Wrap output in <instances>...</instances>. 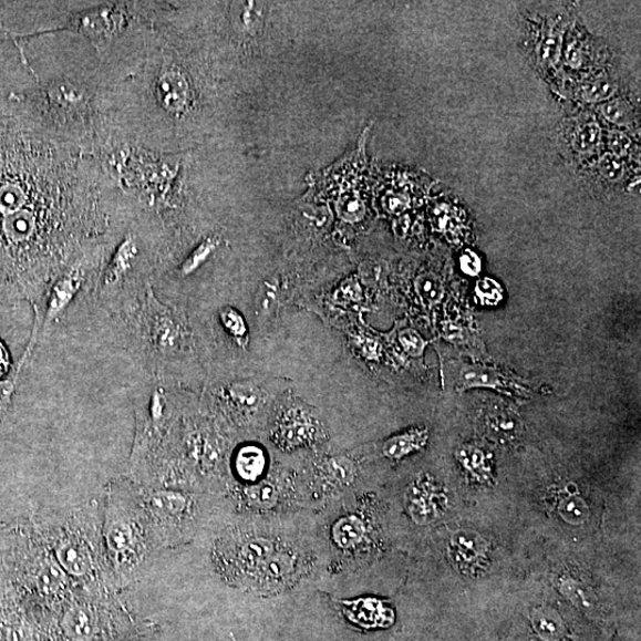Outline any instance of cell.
<instances>
[{"label": "cell", "instance_id": "cell-5", "mask_svg": "<svg viewBox=\"0 0 641 641\" xmlns=\"http://www.w3.org/2000/svg\"><path fill=\"white\" fill-rule=\"evenodd\" d=\"M103 541L114 581L122 591L137 585L159 549L130 478L108 483L103 502Z\"/></svg>", "mask_w": 641, "mask_h": 641}, {"label": "cell", "instance_id": "cell-6", "mask_svg": "<svg viewBox=\"0 0 641 641\" xmlns=\"http://www.w3.org/2000/svg\"><path fill=\"white\" fill-rule=\"evenodd\" d=\"M116 307L138 354L146 361L167 359L183 350L188 331L178 312L161 303L147 281L124 291Z\"/></svg>", "mask_w": 641, "mask_h": 641}, {"label": "cell", "instance_id": "cell-4", "mask_svg": "<svg viewBox=\"0 0 641 641\" xmlns=\"http://www.w3.org/2000/svg\"><path fill=\"white\" fill-rule=\"evenodd\" d=\"M76 589L31 517L0 524V591L23 606L61 611Z\"/></svg>", "mask_w": 641, "mask_h": 641}, {"label": "cell", "instance_id": "cell-32", "mask_svg": "<svg viewBox=\"0 0 641 641\" xmlns=\"http://www.w3.org/2000/svg\"><path fill=\"white\" fill-rule=\"evenodd\" d=\"M562 49V30H551L549 34L540 42L539 56L540 60L555 64L560 60Z\"/></svg>", "mask_w": 641, "mask_h": 641}, {"label": "cell", "instance_id": "cell-24", "mask_svg": "<svg viewBox=\"0 0 641 641\" xmlns=\"http://www.w3.org/2000/svg\"><path fill=\"white\" fill-rule=\"evenodd\" d=\"M600 141L601 127L598 123L591 122L575 131L572 146L575 151L586 155L596 152Z\"/></svg>", "mask_w": 641, "mask_h": 641}, {"label": "cell", "instance_id": "cell-2", "mask_svg": "<svg viewBox=\"0 0 641 641\" xmlns=\"http://www.w3.org/2000/svg\"><path fill=\"white\" fill-rule=\"evenodd\" d=\"M15 45L28 76L11 102L32 126L86 155L116 142L108 72L90 41L56 31L22 38Z\"/></svg>", "mask_w": 641, "mask_h": 641}, {"label": "cell", "instance_id": "cell-27", "mask_svg": "<svg viewBox=\"0 0 641 641\" xmlns=\"http://www.w3.org/2000/svg\"><path fill=\"white\" fill-rule=\"evenodd\" d=\"M22 371L14 368L6 380L0 381V430H2L12 407L15 387H18Z\"/></svg>", "mask_w": 641, "mask_h": 641}, {"label": "cell", "instance_id": "cell-34", "mask_svg": "<svg viewBox=\"0 0 641 641\" xmlns=\"http://www.w3.org/2000/svg\"><path fill=\"white\" fill-rule=\"evenodd\" d=\"M598 168L601 176L611 183H618L624 174L622 162L612 154L603 155L598 163Z\"/></svg>", "mask_w": 641, "mask_h": 641}, {"label": "cell", "instance_id": "cell-16", "mask_svg": "<svg viewBox=\"0 0 641 641\" xmlns=\"http://www.w3.org/2000/svg\"><path fill=\"white\" fill-rule=\"evenodd\" d=\"M455 457L476 483L483 485L493 483L492 457L484 449L471 445L463 446L455 452Z\"/></svg>", "mask_w": 641, "mask_h": 641}, {"label": "cell", "instance_id": "cell-40", "mask_svg": "<svg viewBox=\"0 0 641 641\" xmlns=\"http://www.w3.org/2000/svg\"><path fill=\"white\" fill-rule=\"evenodd\" d=\"M10 353L2 340H0V381L6 380L12 372Z\"/></svg>", "mask_w": 641, "mask_h": 641}, {"label": "cell", "instance_id": "cell-20", "mask_svg": "<svg viewBox=\"0 0 641 641\" xmlns=\"http://www.w3.org/2000/svg\"><path fill=\"white\" fill-rule=\"evenodd\" d=\"M9 41L0 35V113L3 112L6 103L14 90L13 56L11 46L4 53Z\"/></svg>", "mask_w": 641, "mask_h": 641}, {"label": "cell", "instance_id": "cell-1", "mask_svg": "<svg viewBox=\"0 0 641 641\" xmlns=\"http://www.w3.org/2000/svg\"><path fill=\"white\" fill-rule=\"evenodd\" d=\"M121 206L94 156L0 114V303L40 312L62 272L117 235Z\"/></svg>", "mask_w": 641, "mask_h": 641}, {"label": "cell", "instance_id": "cell-15", "mask_svg": "<svg viewBox=\"0 0 641 641\" xmlns=\"http://www.w3.org/2000/svg\"><path fill=\"white\" fill-rule=\"evenodd\" d=\"M430 440V431L426 427H413L400 435L390 437L384 442L383 454L392 462H400L403 457L422 451Z\"/></svg>", "mask_w": 641, "mask_h": 641}, {"label": "cell", "instance_id": "cell-37", "mask_svg": "<svg viewBox=\"0 0 641 641\" xmlns=\"http://www.w3.org/2000/svg\"><path fill=\"white\" fill-rule=\"evenodd\" d=\"M631 144L632 142L630 137L627 134H623L622 131L613 130L610 135H608V146H610L612 155L618 158L623 157L629 153Z\"/></svg>", "mask_w": 641, "mask_h": 641}, {"label": "cell", "instance_id": "cell-30", "mask_svg": "<svg viewBox=\"0 0 641 641\" xmlns=\"http://www.w3.org/2000/svg\"><path fill=\"white\" fill-rule=\"evenodd\" d=\"M228 396L238 406L252 410L260 401V391L250 383H237L228 387Z\"/></svg>", "mask_w": 641, "mask_h": 641}, {"label": "cell", "instance_id": "cell-8", "mask_svg": "<svg viewBox=\"0 0 641 641\" xmlns=\"http://www.w3.org/2000/svg\"><path fill=\"white\" fill-rule=\"evenodd\" d=\"M277 550L273 539L227 534L216 541L213 562L226 580L237 582L255 577Z\"/></svg>", "mask_w": 641, "mask_h": 641}, {"label": "cell", "instance_id": "cell-36", "mask_svg": "<svg viewBox=\"0 0 641 641\" xmlns=\"http://www.w3.org/2000/svg\"><path fill=\"white\" fill-rule=\"evenodd\" d=\"M535 628L536 631L540 634V637H545L547 639H557L561 634L560 622H558L551 616L541 613L536 617L535 619Z\"/></svg>", "mask_w": 641, "mask_h": 641}, {"label": "cell", "instance_id": "cell-10", "mask_svg": "<svg viewBox=\"0 0 641 641\" xmlns=\"http://www.w3.org/2000/svg\"><path fill=\"white\" fill-rule=\"evenodd\" d=\"M302 567V557L292 549L276 551L256 572L255 579L262 588H278L292 581Z\"/></svg>", "mask_w": 641, "mask_h": 641}, {"label": "cell", "instance_id": "cell-11", "mask_svg": "<svg viewBox=\"0 0 641 641\" xmlns=\"http://www.w3.org/2000/svg\"><path fill=\"white\" fill-rule=\"evenodd\" d=\"M484 433L498 443H513L521 436L523 423L515 411L505 406H488L483 411Z\"/></svg>", "mask_w": 641, "mask_h": 641}, {"label": "cell", "instance_id": "cell-38", "mask_svg": "<svg viewBox=\"0 0 641 641\" xmlns=\"http://www.w3.org/2000/svg\"><path fill=\"white\" fill-rule=\"evenodd\" d=\"M459 267L468 276H478L483 269L482 259L468 250L459 258Z\"/></svg>", "mask_w": 641, "mask_h": 641}, {"label": "cell", "instance_id": "cell-19", "mask_svg": "<svg viewBox=\"0 0 641 641\" xmlns=\"http://www.w3.org/2000/svg\"><path fill=\"white\" fill-rule=\"evenodd\" d=\"M590 509L578 492H567L558 503V515L568 524L579 526L589 519Z\"/></svg>", "mask_w": 641, "mask_h": 641}, {"label": "cell", "instance_id": "cell-21", "mask_svg": "<svg viewBox=\"0 0 641 641\" xmlns=\"http://www.w3.org/2000/svg\"><path fill=\"white\" fill-rule=\"evenodd\" d=\"M221 240L219 237L211 236L203 240L190 255L184 260L179 268L180 276L187 277L200 269L214 252L219 249Z\"/></svg>", "mask_w": 641, "mask_h": 641}, {"label": "cell", "instance_id": "cell-3", "mask_svg": "<svg viewBox=\"0 0 641 641\" xmlns=\"http://www.w3.org/2000/svg\"><path fill=\"white\" fill-rule=\"evenodd\" d=\"M45 546L77 589L118 591L103 541V503L42 511L31 517Z\"/></svg>", "mask_w": 641, "mask_h": 641}, {"label": "cell", "instance_id": "cell-14", "mask_svg": "<svg viewBox=\"0 0 641 641\" xmlns=\"http://www.w3.org/2000/svg\"><path fill=\"white\" fill-rule=\"evenodd\" d=\"M485 544L478 535L459 533L452 538L451 557L458 569L476 571L485 565Z\"/></svg>", "mask_w": 641, "mask_h": 641}, {"label": "cell", "instance_id": "cell-17", "mask_svg": "<svg viewBox=\"0 0 641 641\" xmlns=\"http://www.w3.org/2000/svg\"><path fill=\"white\" fill-rule=\"evenodd\" d=\"M267 469V455L258 446L241 447L235 457V472L245 483L258 482Z\"/></svg>", "mask_w": 641, "mask_h": 641}, {"label": "cell", "instance_id": "cell-23", "mask_svg": "<svg viewBox=\"0 0 641 641\" xmlns=\"http://www.w3.org/2000/svg\"><path fill=\"white\" fill-rule=\"evenodd\" d=\"M220 320L227 333L237 341L240 348L246 349L249 342V331L240 312L232 307H225L220 311Z\"/></svg>", "mask_w": 641, "mask_h": 641}, {"label": "cell", "instance_id": "cell-13", "mask_svg": "<svg viewBox=\"0 0 641 641\" xmlns=\"http://www.w3.org/2000/svg\"><path fill=\"white\" fill-rule=\"evenodd\" d=\"M332 539L334 546L342 552H356L368 546L369 525L356 515L344 516L334 524Z\"/></svg>", "mask_w": 641, "mask_h": 641}, {"label": "cell", "instance_id": "cell-22", "mask_svg": "<svg viewBox=\"0 0 641 641\" xmlns=\"http://www.w3.org/2000/svg\"><path fill=\"white\" fill-rule=\"evenodd\" d=\"M281 306L279 290L272 282H262L255 296V311L259 319L272 318Z\"/></svg>", "mask_w": 641, "mask_h": 641}, {"label": "cell", "instance_id": "cell-26", "mask_svg": "<svg viewBox=\"0 0 641 641\" xmlns=\"http://www.w3.org/2000/svg\"><path fill=\"white\" fill-rule=\"evenodd\" d=\"M602 116L606 121L620 126L628 127L634 122V113L628 102L622 99H614V101L607 102L601 106Z\"/></svg>", "mask_w": 641, "mask_h": 641}, {"label": "cell", "instance_id": "cell-28", "mask_svg": "<svg viewBox=\"0 0 641 641\" xmlns=\"http://www.w3.org/2000/svg\"><path fill=\"white\" fill-rule=\"evenodd\" d=\"M558 581H560L558 587H560L561 593L575 606H578L583 611H589L593 608V602H591L590 596L582 583L572 578H560Z\"/></svg>", "mask_w": 641, "mask_h": 641}, {"label": "cell", "instance_id": "cell-25", "mask_svg": "<svg viewBox=\"0 0 641 641\" xmlns=\"http://www.w3.org/2000/svg\"><path fill=\"white\" fill-rule=\"evenodd\" d=\"M327 479L335 485H349L355 474V467L347 456H337L324 464Z\"/></svg>", "mask_w": 641, "mask_h": 641}, {"label": "cell", "instance_id": "cell-9", "mask_svg": "<svg viewBox=\"0 0 641 641\" xmlns=\"http://www.w3.org/2000/svg\"><path fill=\"white\" fill-rule=\"evenodd\" d=\"M448 499L430 479L418 480L407 493V509L420 524H430L440 517Z\"/></svg>", "mask_w": 641, "mask_h": 641}, {"label": "cell", "instance_id": "cell-41", "mask_svg": "<svg viewBox=\"0 0 641 641\" xmlns=\"http://www.w3.org/2000/svg\"><path fill=\"white\" fill-rule=\"evenodd\" d=\"M407 199H404L402 196L391 197L389 200V209L394 213H400L407 207Z\"/></svg>", "mask_w": 641, "mask_h": 641}, {"label": "cell", "instance_id": "cell-7", "mask_svg": "<svg viewBox=\"0 0 641 641\" xmlns=\"http://www.w3.org/2000/svg\"><path fill=\"white\" fill-rule=\"evenodd\" d=\"M137 486L141 503L159 549L176 547L192 537L196 502L189 493L174 488Z\"/></svg>", "mask_w": 641, "mask_h": 641}, {"label": "cell", "instance_id": "cell-39", "mask_svg": "<svg viewBox=\"0 0 641 641\" xmlns=\"http://www.w3.org/2000/svg\"><path fill=\"white\" fill-rule=\"evenodd\" d=\"M566 59L570 68L580 69L583 62V52L579 42H569L566 49Z\"/></svg>", "mask_w": 641, "mask_h": 641}, {"label": "cell", "instance_id": "cell-35", "mask_svg": "<svg viewBox=\"0 0 641 641\" xmlns=\"http://www.w3.org/2000/svg\"><path fill=\"white\" fill-rule=\"evenodd\" d=\"M400 343L404 352L413 358H420L427 344L426 341L414 330H405L400 333Z\"/></svg>", "mask_w": 641, "mask_h": 641}, {"label": "cell", "instance_id": "cell-12", "mask_svg": "<svg viewBox=\"0 0 641 641\" xmlns=\"http://www.w3.org/2000/svg\"><path fill=\"white\" fill-rule=\"evenodd\" d=\"M457 389L465 391L474 387L496 389L506 394L524 393V389L507 380L495 369L463 364L457 371Z\"/></svg>", "mask_w": 641, "mask_h": 641}, {"label": "cell", "instance_id": "cell-31", "mask_svg": "<svg viewBox=\"0 0 641 641\" xmlns=\"http://www.w3.org/2000/svg\"><path fill=\"white\" fill-rule=\"evenodd\" d=\"M416 291L420 298L427 304L437 303L443 296V288L437 277L424 273L416 279Z\"/></svg>", "mask_w": 641, "mask_h": 641}, {"label": "cell", "instance_id": "cell-18", "mask_svg": "<svg viewBox=\"0 0 641 641\" xmlns=\"http://www.w3.org/2000/svg\"><path fill=\"white\" fill-rule=\"evenodd\" d=\"M316 425L303 416H290L279 427V437L286 446L294 447L314 438Z\"/></svg>", "mask_w": 641, "mask_h": 641}, {"label": "cell", "instance_id": "cell-29", "mask_svg": "<svg viewBox=\"0 0 641 641\" xmlns=\"http://www.w3.org/2000/svg\"><path fill=\"white\" fill-rule=\"evenodd\" d=\"M617 92V86L607 79H595L587 82L582 89V96L588 103H601L611 99Z\"/></svg>", "mask_w": 641, "mask_h": 641}, {"label": "cell", "instance_id": "cell-33", "mask_svg": "<svg viewBox=\"0 0 641 641\" xmlns=\"http://www.w3.org/2000/svg\"><path fill=\"white\" fill-rule=\"evenodd\" d=\"M475 296L485 306H497L504 299V291L495 279L485 278L476 285Z\"/></svg>", "mask_w": 641, "mask_h": 641}]
</instances>
